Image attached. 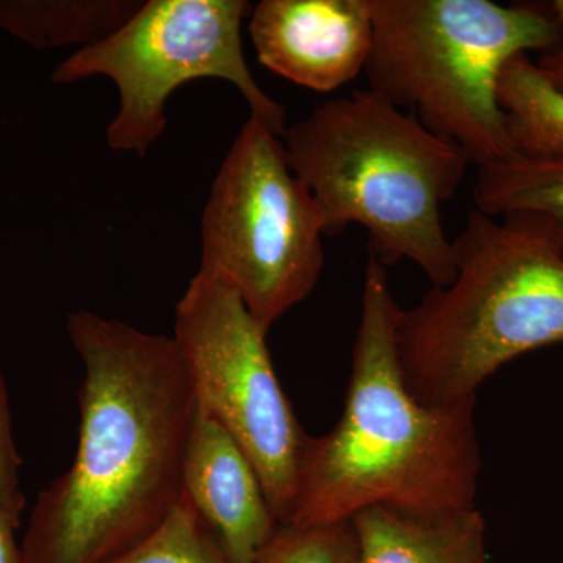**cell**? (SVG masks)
<instances>
[{
  "mask_svg": "<svg viewBox=\"0 0 563 563\" xmlns=\"http://www.w3.org/2000/svg\"><path fill=\"white\" fill-rule=\"evenodd\" d=\"M280 141L321 211L325 235L362 225L369 255L385 268L409 261L433 287L453 284L454 244L442 206L472 165L461 147L372 90L321 102L287 125Z\"/></svg>",
  "mask_w": 563,
  "mask_h": 563,
  "instance_id": "cell-3",
  "label": "cell"
},
{
  "mask_svg": "<svg viewBox=\"0 0 563 563\" xmlns=\"http://www.w3.org/2000/svg\"><path fill=\"white\" fill-rule=\"evenodd\" d=\"M455 279L399 317V363L418 402L474 398L526 352L563 343V255L531 214L473 209L454 240Z\"/></svg>",
  "mask_w": 563,
  "mask_h": 563,
  "instance_id": "cell-4",
  "label": "cell"
},
{
  "mask_svg": "<svg viewBox=\"0 0 563 563\" xmlns=\"http://www.w3.org/2000/svg\"><path fill=\"white\" fill-rule=\"evenodd\" d=\"M140 0H0V31L35 47L99 43L135 16Z\"/></svg>",
  "mask_w": 563,
  "mask_h": 563,
  "instance_id": "cell-12",
  "label": "cell"
},
{
  "mask_svg": "<svg viewBox=\"0 0 563 563\" xmlns=\"http://www.w3.org/2000/svg\"><path fill=\"white\" fill-rule=\"evenodd\" d=\"M498 101L518 155H563V95L529 54L517 55L504 66Z\"/></svg>",
  "mask_w": 563,
  "mask_h": 563,
  "instance_id": "cell-14",
  "label": "cell"
},
{
  "mask_svg": "<svg viewBox=\"0 0 563 563\" xmlns=\"http://www.w3.org/2000/svg\"><path fill=\"white\" fill-rule=\"evenodd\" d=\"M246 0H150L109 38L80 47L52 73L58 85L109 77L120 109L107 128L110 150L144 157L166 129V102L188 81L232 84L251 117L282 136L287 109L262 90L244 58Z\"/></svg>",
  "mask_w": 563,
  "mask_h": 563,
  "instance_id": "cell-7",
  "label": "cell"
},
{
  "mask_svg": "<svg viewBox=\"0 0 563 563\" xmlns=\"http://www.w3.org/2000/svg\"><path fill=\"white\" fill-rule=\"evenodd\" d=\"M18 526L0 506V563H25L14 531Z\"/></svg>",
  "mask_w": 563,
  "mask_h": 563,
  "instance_id": "cell-19",
  "label": "cell"
},
{
  "mask_svg": "<svg viewBox=\"0 0 563 563\" xmlns=\"http://www.w3.org/2000/svg\"><path fill=\"white\" fill-rule=\"evenodd\" d=\"M324 235L321 211L288 166L280 136L251 117L211 184L199 269L229 285L268 333L317 287Z\"/></svg>",
  "mask_w": 563,
  "mask_h": 563,
  "instance_id": "cell-6",
  "label": "cell"
},
{
  "mask_svg": "<svg viewBox=\"0 0 563 563\" xmlns=\"http://www.w3.org/2000/svg\"><path fill=\"white\" fill-rule=\"evenodd\" d=\"M21 455L13 435V422L9 393L0 369V506L20 528L25 509V496L21 483Z\"/></svg>",
  "mask_w": 563,
  "mask_h": 563,
  "instance_id": "cell-17",
  "label": "cell"
},
{
  "mask_svg": "<svg viewBox=\"0 0 563 563\" xmlns=\"http://www.w3.org/2000/svg\"><path fill=\"white\" fill-rule=\"evenodd\" d=\"M551 10H553L554 21L558 22L559 31H561V43L555 49L540 55L536 63L555 90L563 95V0L554 2Z\"/></svg>",
  "mask_w": 563,
  "mask_h": 563,
  "instance_id": "cell-18",
  "label": "cell"
},
{
  "mask_svg": "<svg viewBox=\"0 0 563 563\" xmlns=\"http://www.w3.org/2000/svg\"><path fill=\"white\" fill-rule=\"evenodd\" d=\"M68 333L84 363L79 443L33 506L25 563H109L184 495L198 401L174 336L87 310L69 314Z\"/></svg>",
  "mask_w": 563,
  "mask_h": 563,
  "instance_id": "cell-1",
  "label": "cell"
},
{
  "mask_svg": "<svg viewBox=\"0 0 563 563\" xmlns=\"http://www.w3.org/2000/svg\"><path fill=\"white\" fill-rule=\"evenodd\" d=\"M184 498L231 563H254L279 526L247 455L199 406L185 457Z\"/></svg>",
  "mask_w": 563,
  "mask_h": 563,
  "instance_id": "cell-10",
  "label": "cell"
},
{
  "mask_svg": "<svg viewBox=\"0 0 563 563\" xmlns=\"http://www.w3.org/2000/svg\"><path fill=\"white\" fill-rule=\"evenodd\" d=\"M254 563H357L351 523L279 525Z\"/></svg>",
  "mask_w": 563,
  "mask_h": 563,
  "instance_id": "cell-16",
  "label": "cell"
},
{
  "mask_svg": "<svg viewBox=\"0 0 563 563\" xmlns=\"http://www.w3.org/2000/svg\"><path fill=\"white\" fill-rule=\"evenodd\" d=\"M401 312L387 268L369 255L343 413L325 435H306L287 525L347 523L374 506L417 515L476 507V396L442 406L413 398L396 340Z\"/></svg>",
  "mask_w": 563,
  "mask_h": 563,
  "instance_id": "cell-2",
  "label": "cell"
},
{
  "mask_svg": "<svg viewBox=\"0 0 563 563\" xmlns=\"http://www.w3.org/2000/svg\"><path fill=\"white\" fill-rule=\"evenodd\" d=\"M109 563H231L184 498L146 539Z\"/></svg>",
  "mask_w": 563,
  "mask_h": 563,
  "instance_id": "cell-15",
  "label": "cell"
},
{
  "mask_svg": "<svg viewBox=\"0 0 563 563\" xmlns=\"http://www.w3.org/2000/svg\"><path fill=\"white\" fill-rule=\"evenodd\" d=\"M474 209L488 217L531 214L547 224L563 255V155L525 157L477 168Z\"/></svg>",
  "mask_w": 563,
  "mask_h": 563,
  "instance_id": "cell-13",
  "label": "cell"
},
{
  "mask_svg": "<svg viewBox=\"0 0 563 563\" xmlns=\"http://www.w3.org/2000/svg\"><path fill=\"white\" fill-rule=\"evenodd\" d=\"M266 335L240 296L202 269L177 302L174 340L196 401L242 448L277 523L287 525L307 433L282 390Z\"/></svg>",
  "mask_w": 563,
  "mask_h": 563,
  "instance_id": "cell-8",
  "label": "cell"
},
{
  "mask_svg": "<svg viewBox=\"0 0 563 563\" xmlns=\"http://www.w3.org/2000/svg\"><path fill=\"white\" fill-rule=\"evenodd\" d=\"M369 90L409 109L477 168L517 157L499 76L517 55L558 47L551 10L490 0H369Z\"/></svg>",
  "mask_w": 563,
  "mask_h": 563,
  "instance_id": "cell-5",
  "label": "cell"
},
{
  "mask_svg": "<svg viewBox=\"0 0 563 563\" xmlns=\"http://www.w3.org/2000/svg\"><path fill=\"white\" fill-rule=\"evenodd\" d=\"M357 563H487L479 510L417 515L374 506L350 520Z\"/></svg>",
  "mask_w": 563,
  "mask_h": 563,
  "instance_id": "cell-11",
  "label": "cell"
},
{
  "mask_svg": "<svg viewBox=\"0 0 563 563\" xmlns=\"http://www.w3.org/2000/svg\"><path fill=\"white\" fill-rule=\"evenodd\" d=\"M258 62L320 92L339 90L365 70L373 49L369 0H262L251 11Z\"/></svg>",
  "mask_w": 563,
  "mask_h": 563,
  "instance_id": "cell-9",
  "label": "cell"
}]
</instances>
